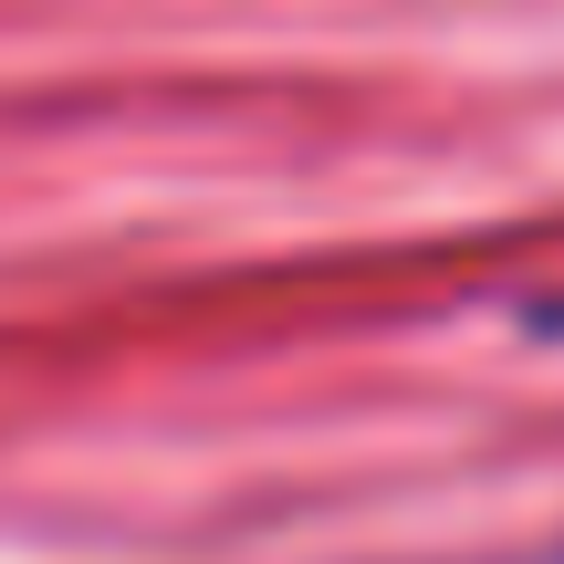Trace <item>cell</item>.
<instances>
[{
	"instance_id": "1",
	"label": "cell",
	"mask_w": 564,
	"mask_h": 564,
	"mask_svg": "<svg viewBox=\"0 0 564 564\" xmlns=\"http://www.w3.org/2000/svg\"><path fill=\"white\" fill-rule=\"evenodd\" d=\"M512 324H523V335H544V345H564V282L523 293V303H512Z\"/></svg>"
},
{
	"instance_id": "2",
	"label": "cell",
	"mask_w": 564,
	"mask_h": 564,
	"mask_svg": "<svg viewBox=\"0 0 564 564\" xmlns=\"http://www.w3.org/2000/svg\"><path fill=\"white\" fill-rule=\"evenodd\" d=\"M544 564H564V554H544Z\"/></svg>"
}]
</instances>
